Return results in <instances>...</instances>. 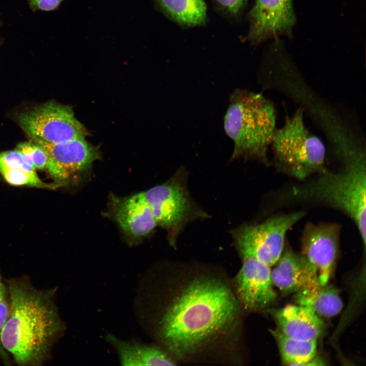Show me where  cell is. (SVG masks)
<instances>
[{"label":"cell","instance_id":"6da1fadb","mask_svg":"<svg viewBox=\"0 0 366 366\" xmlns=\"http://www.w3.org/2000/svg\"><path fill=\"white\" fill-rule=\"evenodd\" d=\"M177 285L156 299L154 315L146 320L162 347L185 358L231 329L239 306L228 285L215 277L195 276Z\"/></svg>","mask_w":366,"mask_h":366},{"label":"cell","instance_id":"7a4b0ae2","mask_svg":"<svg viewBox=\"0 0 366 366\" xmlns=\"http://www.w3.org/2000/svg\"><path fill=\"white\" fill-rule=\"evenodd\" d=\"M6 285L10 309L0 333L1 346L18 365H42L65 330L56 289H37L24 277L11 279Z\"/></svg>","mask_w":366,"mask_h":366},{"label":"cell","instance_id":"3957f363","mask_svg":"<svg viewBox=\"0 0 366 366\" xmlns=\"http://www.w3.org/2000/svg\"><path fill=\"white\" fill-rule=\"evenodd\" d=\"M338 171L326 168L313 179L292 186L284 199L338 209L356 225L364 247L366 240V169L361 155H353Z\"/></svg>","mask_w":366,"mask_h":366},{"label":"cell","instance_id":"277c9868","mask_svg":"<svg viewBox=\"0 0 366 366\" xmlns=\"http://www.w3.org/2000/svg\"><path fill=\"white\" fill-rule=\"evenodd\" d=\"M224 116V129L234 142L231 160L255 159L267 163V152L276 128L272 102L262 94L236 89Z\"/></svg>","mask_w":366,"mask_h":366},{"label":"cell","instance_id":"5b68a950","mask_svg":"<svg viewBox=\"0 0 366 366\" xmlns=\"http://www.w3.org/2000/svg\"><path fill=\"white\" fill-rule=\"evenodd\" d=\"M270 145L277 165L299 180L304 181L326 168L324 144L307 129L301 108L286 117L281 128L275 129Z\"/></svg>","mask_w":366,"mask_h":366},{"label":"cell","instance_id":"8992f818","mask_svg":"<svg viewBox=\"0 0 366 366\" xmlns=\"http://www.w3.org/2000/svg\"><path fill=\"white\" fill-rule=\"evenodd\" d=\"M304 216L302 211L292 212L236 228L232 235L240 256H252L271 267L284 250L287 232Z\"/></svg>","mask_w":366,"mask_h":366},{"label":"cell","instance_id":"52a82bcc","mask_svg":"<svg viewBox=\"0 0 366 366\" xmlns=\"http://www.w3.org/2000/svg\"><path fill=\"white\" fill-rule=\"evenodd\" d=\"M18 121L36 144H54L85 138L87 134L72 108L55 102H48L21 114Z\"/></svg>","mask_w":366,"mask_h":366},{"label":"cell","instance_id":"ba28073f","mask_svg":"<svg viewBox=\"0 0 366 366\" xmlns=\"http://www.w3.org/2000/svg\"><path fill=\"white\" fill-rule=\"evenodd\" d=\"M143 192L157 225L167 230L170 242L174 245L183 226L197 213L183 179L175 176Z\"/></svg>","mask_w":366,"mask_h":366},{"label":"cell","instance_id":"9c48e42d","mask_svg":"<svg viewBox=\"0 0 366 366\" xmlns=\"http://www.w3.org/2000/svg\"><path fill=\"white\" fill-rule=\"evenodd\" d=\"M247 20L245 40L252 46L281 37L290 38L296 23L293 0H255Z\"/></svg>","mask_w":366,"mask_h":366},{"label":"cell","instance_id":"30bf717a","mask_svg":"<svg viewBox=\"0 0 366 366\" xmlns=\"http://www.w3.org/2000/svg\"><path fill=\"white\" fill-rule=\"evenodd\" d=\"M341 227L335 223L308 222L301 237V254L316 269L319 281L328 282L337 260Z\"/></svg>","mask_w":366,"mask_h":366},{"label":"cell","instance_id":"8fae6325","mask_svg":"<svg viewBox=\"0 0 366 366\" xmlns=\"http://www.w3.org/2000/svg\"><path fill=\"white\" fill-rule=\"evenodd\" d=\"M242 265L235 280L238 302L248 311L267 309L276 301L269 266L250 256H242Z\"/></svg>","mask_w":366,"mask_h":366},{"label":"cell","instance_id":"7c38bea8","mask_svg":"<svg viewBox=\"0 0 366 366\" xmlns=\"http://www.w3.org/2000/svg\"><path fill=\"white\" fill-rule=\"evenodd\" d=\"M37 144L46 151L48 157L46 168L57 181L68 180L86 170L100 157L98 148L84 138L54 144Z\"/></svg>","mask_w":366,"mask_h":366},{"label":"cell","instance_id":"4fadbf2b","mask_svg":"<svg viewBox=\"0 0 366 366\" xmlns=\"http://www.w3.org/2000/svg\"><path fill=\"white\" fill-rule=\"evenodd\" d=\"M114 219L124 233L134 240L150 234L157 226L143 192L126 197L112 198Z\"/></svg>","mask_w":366,"mask_h":366},{"label":"cell","instance_id":"5bb4252c","mask_svg":"<svg viewBox=\"0 0 366 366\" xmlns=\"http://www.w3.org/2000/svg\"><path fill=\"white\" fill-rule=\"evenodd\" d=\"M272 266V284L284 295L295 293L318 278L316 269L306 257L289 247H284L280 257Z\"/></svg>","mask_w":366,"mask_h":366},{"label":"cell","instance_id":"9a60e30c","mask_svg":"<svg viewBox=\"0 0 366 366\" xmlns=\"http://www.w3.org/2000/svg\"><path fill=\"white\" fill-rule=\"evenodd\" d=\"M284 335L301 340H317L323 333L325 324L310 309L299 304H289L268 310Z\"/></svg>","mask_w":366,"mask_h":366},{"label":"cell","instance_id":"2e32d148","mask_svg":"<svg viewBox=\"0 0 366 366\" xmlns=\"http://www.w3.org/2000/svg\"><path fill=\"white\" fill-rule=\"evenodd\" d=\"M114 347L122 365H174V361L162 347L135 340H124L111 333L105 336Z\"/></svg>","mask_w":366,"mask_h":366},{"label":"cell","instance_id":"e0dca14e","mask_svg":"<svg viewBox=\"0 0 366 366\" xmlns=\"http://www.w3.org/2000/svg\"><path fill=\"white\" fill-rule=\"evenodd\" d=\"M297 304L307 307L319 316L331 317L338 314L343 306L338 290L328 283H321L318 278L294 293Z\"/></svg>","mask_w":366,"mask_h":366},{"label":"cell","instance_id":"ac0fdd59","mask_svg":"<svg viewBox=\"0 0 366 366\" xmlns=\"http://www.w3.org/2000/svg\"><path fill=\"white\" fill-rule=\"evenodd\" d=\"M167 18L183 28L201 27L208 20L204 0H153Z\"/></svg>","mask_w":366,"mask_h":366},{"label":"cell","instance_id":"d6986e66","mask_svg":"<svg viewBox=\"0 0 366 366\" xmlns=\"http://www.w3.org/2000/svg\"><path fill=\"white\" fill-rule=\"evenodd\" d=\"M270 333L278 345L284 363L291 365H304L316 356L317 340H301L283 334L277 328Z\"/></svg>","mask_w":366,"mask_h":366},{"label":"cell","instance_id":"ffe728a7","mask_svg":"<svg viewBox=\"0 0 366 366\" xmlns=\"http://www.w3.org/2000/svg\"><path fill=\"white\" fill-rule=\"evenodd\" d=\"M4 179L15 186H27L40 188H49L50 185L43 182L36 171H28L19 168L9 169L0 171Z\"/></svg>","mask_w":366,"mask_h":366},{"label":"cell","instance_id":"44dd1931","mask_svg":"<svg viewBox=\"0 0 366 366\" xmlns=\"http://www.w3.org/2000/svg\"><path fill=\"white\" fill-rule=\"evenodd\" d=\"M248 0H212L216 10L231 21L239 20L247 7Z\"/></svg>","mask_w":366,"mask_h":366},{"label":"cell","instance_id":"7402d4cb","mask_svg":"<svg viewBox=\"0 0 366 366\" xmlns=\"http://www.w3.org/2000/svg\"><path fill=\"white\" fill-rule=\"evenodd\" d=\"M19 168L28 171H36L32 163L18 150L0 153V171Z\"/></svg>","mask_w":366,"mask_h":366},{"label":"cell","instance_id":"603a6c76","mask_svg":"<svg viewBox=\"0 0 366 366\" xmlns=\"http://www.w3.org/2000/svg\"><path fill=\"white\" fill-rule=\"evenodd\" d=\"M17 149L32 163L36 170H43L47 168V154L38 144L34 142H24L18 145Z\"/></svg>","mask_w":366,"mask_h":366},{"label":"cell","instance_id":"cb8c5ba5","mask_svg":"<svg viewBox=\"0 0 366 366\" xmlns=\"http://www.w3.org/2000/svg\"><path fill=\"white\" fill-rule=\"evenodd\" d=\"M64 0H28L34 10L51 11L57 9Z\"/></svg>","mask_w":366,"mask_h":366},{"label":"cell","instance_id":"d4e9b609","mask_svg":"<svg viewBox=\"0 0 366 366\" xmlns=\"http://www.w3.org/2000/svg\"><path fill=\"white\" fill-rule=\"evenodd\" d=\"M9 297L7 285L5 284L0 274V306L4 301Z\"/></svg>","mask_w":366,"mask_h":366}]
</instances>
